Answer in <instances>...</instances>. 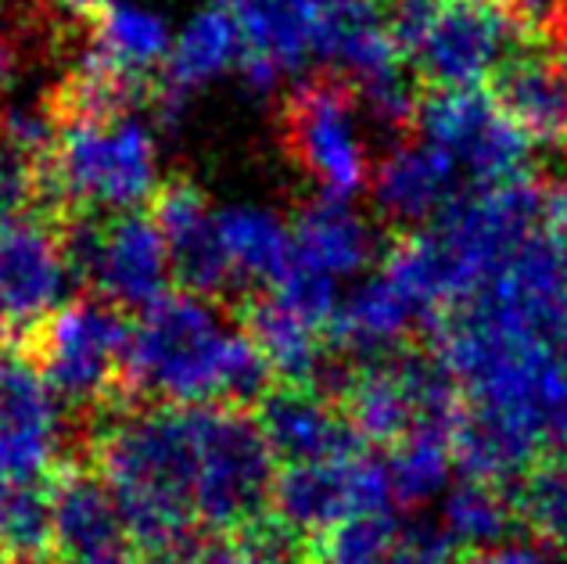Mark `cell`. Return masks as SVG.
Instances as JSON below:
<instances>
[{"instance_id": "cell-1", "label": "cell", "mask_w": 567, "mask_h": 564, "mask_svg": "<svg viewBox=\"0 0 567 564\" xmlns=\"http://www.w3.org/2000/svg\"><path fill=\"white\" fill-rule=\"evenodd\" d=\"M546 195L528 176L517 181L460 191V198L435 224L410 234L388 252L384 277L399 288L416 317L431 320L442 309L471 302L506 263L543 227Z\"/></svg>"}, {"instance_id": "cell-2", "label": "cell", "mask_w": 567, "mask_h": 564, "mask_svg": "<svg viewBox=\"0 0 567 564\" xmlns=\"http://www.w3.org/2000/svg\"><path fill=\"white\" fill-rule=\"evenodd\" d=\"M270 367L219 299L166 291L147 306L130 349V392L162 407H241L266 396Z\"/></svg>"}, {"instance_id": "cell-3", "label": "cell", "mask_w": 567, "mask_h": 564, "mask_svg": "<svg viewBox=\"0 0 567 564\" xmlns=\"http://www.w3.org/2000/svg\"><path fill=\"white\" fill-rule=\"evenodd\" d=\"M91 457L141 557L190 561L198 517L190 500L187 410H115L112 421L97 428Z\"/></svg>"}, {"instance_id": "cell-4", "label": "cell", "mask_w": 567, "mask_h": 564, "mask_svg": "<svg viewBox=\"0 0 567 564\" xmlns=\"http://www.w3.org/2000/svg\"><path fill=\"white\" fill-rule=\"evenodd\" d=\"M48 187L80 216L144 213L162 191L158 123L141 112H72L48 152Z\"/></svg>"}, {"instance_id": "cell-5", "label": "cell", "mask_w": 567, "mask_h": 564, "mask_svg": "<svg viewBox=\"0 0 567 564\" xmlns=\"http://www.w3.org/2000/svg\"><path fill=\"white\" fill-rule=\"evenodd\" d=\"M388 22L402 58L439 91H482L517 58V22L496 0H399Z\"/></svg>"}, {"instance_id": "cell-6", "label": "cell", "mask_w": 567, "mask_h": 564, "mask_svg": "<svg viewBox=\"0 0 567 564\" xmlns=\"http://www.w3.org/2000/svg\"><path fill=\"white\" fill-rule=\"evenodd\" d=\"M190 435V500L198 529L248 532L274 496V453L241 407H184Z\"/></svg>"}, {"instance_id": "cell-7", "label": "cell", "mask_w": 567, "mask_h": 564, "mask_svg": "<svg viewBox=\"0 0 567 564\" xmlns=\"http://www.w3.org/2000/svg\"><path fill=\"white\" fill-rule=\"evenodd\" d=\"M25 363L76 410H115L130 396L133 328L115 306L101 299L69 302L22 338Z\"/></svg>"}, {"instance_id": "cell-8", "label": "cell", "mask_w": 567, "mask_h": 564, "mask_svg": "<svg viewBox=\"0 0 567 564\" xmlns=\"http://www.w3.org/2000/svg\"><path fill=\"white\" fill-rule=\"evenodd\" d=\"M374 259L378 227L352 202L312 198L291 224V263L274 295L327 328L341 288L363 280Z\"/></svg>"}, {"instance_id": "cell-9", "label": "cell", "mask_w": 567, "mask_h": 564, "mask_svg": "<svg viewBox=\"0 0 567 564\" xmlns=\"http://www.w3.org/2000/svg\"><path fill=\"white\" fill-rule=\"evenodd\" d=\"M72 277L97 291L101 302L123 309L155 306L173 277L169 252L152 213L76 216L62 224Z\"/></svg>"}, {"instance_id": "cell-10", "label": "cell", "mask_w": 567, "mask_h": 564, "mask_svg": "<svg viewBox=\"0 0 567 564\" xmlns=\"http://www.w3.org/2000/svg\"><path fill=\"white\" fill-rule=\"evenodd\" d=\"M456 384L439 360L392 352L355 367L346 381V421L360 439L399 447L416 428L456 421Z\"/></svg>"}, {"instance_id": "cell-11", "label": "cell", "mask_w": 567, "mask_h": 564, "mask_svg": "<svg viewBox=\"0 0 567 564\" xmlns=\"http://www.w3.org/2000/svg\"><path fill=\"white\" fill-rule=\"evenodd\" d=\"M317 62L355 86V105L370 123L399 126L416 115L402 51L378 0H346L320 22Z\"/></svg>"}, {"instance_id": "cell-12", "label": "cell", "mask_w": 567, "mask_h": 564, "mask_svg": "<svg viewBox=\"0 0 567 564\" xmlns=\"http://www.w3.org/2000/svg\"><path fill=\"white\" fill-rule=\"evenodd\" d=\"M274 522L291 540H327L341 525L370 514H392V479L381 457L352 450L317 464H288L274 482Z\"/></svg>"}, {"instance_id": "cell-13", "label": "cell", "mask_w": 567, "mask_h": 564, "mask_svg": "<svg viewBox=\"0 0 567 564\" xmlns=\"http://www.w3.org/2000/svg\"><path fill=\"white\" fill-rule=\"evenodd\" d=\"M421 137L442 147L474 187H492L525 176L532 137L488 91H435L416 105Z\"/></svg>"}, {"instance_id": "cell-14", "label": "cell", "mask_w": 567, "mask_h": 564, "mask_svg": "<svg viewBox=\"0 0 567 564\" xmlns=\"http://www.w3.org/2000/svg\"><path fill=\"white\" fill-rule=\"evenodd\" d=\"M288 144L320 198L352 202L370 187L374 158L363 112L338 83H309L291 98Z\"/></svg>"}, {"instance_id": "cell-15", "label": "cell", "mask_w": 567, "mask_h": 564, "mask_svg": "<svg viewBox=\"0 0 567 564\" xmlns=\"http://www.w3.org/2000/svg\"><path fill=\"white\" fill-rule=\"evenodd\" d=\"M62 227L48 213H25L0 227V328L33 335L54 317L69 291Z\"/></svg>"}, {"instance_id": "cell-16", "label": "cell", "mask_w": 567, "mask_h": 564, "mask_svg": "<svg viewBox=\"0 0 567 564\" xmlns=\"http://www.w3.org/2000/svg\"><path fill=\"white\" fill-rule=\"evenodd\" d=\"M62 403L25 363V356L0 360V485L48 482L62 468Z\"/></svg>"}, {"instance_id": "cell-17", "label": "cell", "mask_w": 567, "mask_h": 564, "mask_svg": "<svg viewBox=\"0 0 567 564\" xmlns=\"http://www.w3.org/2000/svg\"><path fill=\"white\" fill-rule=\"evenodd\" d=\"M346 0H245L234 8L241 29V83L256 98H270L280 83L317 62L320 22Z\"/></svg>"}, {"instance_id": "cell-18", "label": "cell", "mask_w": 567, "mask_h": 564, "mask_svg": "<svg viewBox=\"0 0 567 564\" xmlns=\"http://www.w3.org/2000/svg\"><path fill=\"white\" fill-rule=\"evenodd\" d=\"M241 29L227 8H198L173 33V48L162 65V94H158V126H181L187 105L208 86L227 80L241 69Z\"/></svg>"}, {"instance_id": "cell-19", "label": "cell", "mask_w": 567, "mask_h": 564, "mask_svg": "<svg viewBox=\"0 0 567 564\" xmlns=\"http://www.w3.org/2000/svg\"><path fill=\"white\" fill-rule=\"evenodd\" d=\"M378 213L395 227H431L460 198V170L431 141H399L370 176Z\"/></svg>"}, {"instance_id": "cell-20", "label": "cell", "mask_w": 567, "mask_h": 564, "mask_svg": "<svg viewBox=\"0 0 567 564\" xmlns=\"http://www.w3.org/2000/svg\"><path fill=\"white\" fill-rule=\"evenodd\" d=\"M152 216L162 230V242H166L173 277L181 280L184 291L219 299L223 291L234 288L230 266L219 245L216 209L198 187L187 181L162 187Z\"/></svg>"}, {"instance_id": "cell-21", "label": "cell", "mask_w": 567, "mask_h": 564, "mask_svg": "<svg viewBox=\"0 0 567 564\" xmlns=\"http://www.w3.org/2000/svg\"><path fill=\"white\" fill-rule=\"evenodd\" d=\"M51 514L54 554L62 564H91L130 554L123 514L94 468L62 464L51 474Z\"/></svg>"}, {"instance_id": "cell-22", "label": "cell", "mask_w": 567, "mask_h": 564, "mask_svg": "<svg viewBox=\"0 0 567 564\" xmlns=\"http://www.w3.org/2000/svg\"><path fill=\"white\" fill-rule=\"evenodd\" d=\"M259 428L274 457L288 464H317L360 450V435L352 432L346 413L334 410L309 384H288V389L266 392L259 399Z\"/></svg>"}, {"instance_id": "cell-23", "label": "cell", "mask_w": 567, "mask_h": 564, "mask_svg": "<svg viewBox=\"0 0 567 564\" xmlns=\"http://www.w3.org/2000/svg\"><path fill=\"white\" fill-rule=\"evenodd\" d=\"M416 324V309L402 299L399 288L384 274L355 280L349 291H341L331 320H327V335L349 356H360L363 363L392 356L402 341L410 338Z\"/></svg>"}, {"instance_id": "cell-24", "label": "cell", "mask_w": 567, "mask_h": 564, "mask_svg": "<svg viewBox=\"0 0 567 564\" xmlns=\"http://www.w3.org/2000/svg\"><path fill=\"white\" fill-rule=\"evenodd\" d=\"M219 245L234 285H274L291 263V224L262 202H234L216 209Z\"/></svg>"}, {"instance_id": "cell-25", "label": "cell", "mask_w": 567, "mask_h": 564, "mask_svg": "<svg viewBox=\"0 0 567 564\" xmlns=\"http://www.w3.org/2000/svg\"><path fill=\"white\" fill-rule=\"evenodd\" d=\"M245 331L251 346L259 349L262 363L270 367V375L288 384H309V378L320 370L327 328L291 302H284L280 295H262L248 306Z\"/></svg>"}, {"instance_id": "cell-26", "label": "cell", "mask_w": 567, "mask_h": 564, "mask_svg": "<svg viewBox=\"0 0 567 564\" xmlns=\"http://www.w3.org/2000/svg\"><path fill=\"white\" fill-rule=\"evenodd\" d=\"M496 98L532 141H567V72L549 54H517L503 69Z\"/></svg>"}, {"instance_id": "cell-27", "label": "cell", "mask_w": 567, "mask_h": 564, "mask_svg": "<svg viewBox=\"0 0 567 564\" xmlns=\"http://www.w3.org/2000/svg\"><path fill=\"white\" fill-rule=\"evenodd\" d=\"M456 421H439L427 428H416L392 447L388 479H392V496L402 507H424V503L445 496L453 489L456 471Z\"/></svg>"}, {"instance_id": "cell-28", "label": "cell", "mask_w": 567, "mask_h": 564, "mask_svg": "<svg viewBox=\"0 0 567 564\" xmlns=\"http://www.w3.org/2000/svg\"><path fill=\"white\" fill-rule=\"evenodd\" d=\"M0 554L11 564H43L54 554L51 479L0 485Z\"/></svg>"}, {"instance_id": "cell-29", "label": "cell", "mask_w": 567, "mask_h": 564, "mask_svg": "<svg viewBox=\"0 0 567 564\" xmlns=\"http://www.w3.org/2000/svg\"><path fill=\"white\" fill-rule=\"evenodd\" d=\"M514 522V503L499 493V485L488 482H453L442 496V532L453 546H471V551H488L506 540Z\"/></svg>"}, {"instance_id": "cell-30", "label": "cell", "mask_w": 567, "mask_h": 564, "mask_svg": "<svg viewBox=\"0 0 567 564\" xmlns=\"http://www.w3.org/2000/svg\"><path fill=\"white\" fill-rule=\"evenodd\" d=\"M514 514L525 517L539 543L567 551V464L532 468L520 479Z\"/></svg>"}, {"instance_id": "cell-31", "label": "cell", "mask_w": 567, "mask_h": 564, "mask_svg": "<svg viewBox=\"0 0 567 564\" xmlns=\"http://www.w3.org/2000/svg\"><path fill=\"white\" fill-rule=\"evenodd\" d=\"M58 115L51 109V101L43 94H8L4 105H0V141H4V152L19 155V158H33V155H48L58 133Z\"/></svg>"}, {"instance_id": "cell-32", "label": "cell", "mask_w": 567, "mask_h": 564, "mask_svg": "<svg viewBox=\"0 0 567 564\" xmlns=\"http://www.w3.org/2000/svg\"><path fill=\"white\" fill-rule=\"evenodd\" d=\"M402 522L392 514H370L341 525L323 540L317 564H384Z\"/></svg>"}, {"instance_id": "cell-33", "label": "cell", "mask_w": 567, "mask_h": 564, "mask_svg": "<svg viewBox=\"0 0 567 564\" xmlns=\"http://www.w3.org/2000/svg\"><path fill=\"white\" fill-rule=\"evenodd\" d=\"M190 564H295V540L277 522L251 525L245 536L219 540L194 554Z\"/></svg>"}, {"instance_id": "cell-34", "label": "cell", "mask_w": 567, "mask_h": 564, "mask_svg": "<svg viewBox=\"0 0 567 564\" xmlns=\"http://www.w3.org/2000/svg\"><path fill=\"white\" fill-rule=\"evenodd\" d=\"M29 14L19 0H0V98L19 91L29 65Z\"/></svg>"}, {"instance_id": "cell-35", "label": "cell", "mask_w": 567, "mask_h": 564, "mask_svg": "<svg viewBox=\"0 0 567 564\" xmlns=\"http://www.w3.org/2000/svg\"><path fill=\"white\" fill-rule=\"evenodd\" d=\"M453 561H456V546L439 525L427 522L399 525L392 551L384 557V564H453Z\"/></svg>"}, {"instance_id": "cell-36", "label": "cell", "mask_w": 567, "mask_h": 564, "mask_svg": "<svg viewBox=\"0 0 567 564\" xmlns=\"http://www.w3.org/2000/svg\"><path fill=\"white\" fill-rule=\"evenodd\" d=\"M37 209V170L11 152H0V227Z\"/></svg>"}, {"instance_id": "cell-37", "label": "cell", "mask_w": 567, "mask_h": 564, "mask_svg": "<svg viewBox=\"0 0 567 564\" xmlns=\"http://www.w3.org/2000/svg\"><path fill=\"white\" fill-rule=\"evenodd\" d=\"M543 237L554 248V256L564 270V280H567V181H560L554 191L546 195V205H543Z\"/></svg>"}, {"instance_id": "cell-38", "label": "cell", "mask_w": 567, "mask_h": 564, "mask_svg": "<svg viewBox=\"0 0 567 564\" xmlns=\"http://www.w3.org/2000/svg\"><path fill=\"white\" fill-rule=\"evenodd\" d=\"M467 564H554L543 546L525 543V540H503L488 551H477Z\"/></svg>"}, {"instance_id": "cell-39", "label": "cell", "mask_w": 567, "mask_h": 564, "mask_svg": "<svg viewBox=\"0 0 567 564\" xmlns=\"http://www.w3.org/2000/svg\"><path fill=\"white\" fill-rule=\"evenodd\" d=\"M514 8H517L520 19L549 25V22H557L560 14L567 11V0H514Z\"/></svg>"}, {"instance_id": "cell-40", "label": "cell", "mask_w": 567, "mask_h": 564, "mask_svg": "<svg viewBox=\"0 0 567 564\" xmlns=\"http://www.w3.org/2000/svg\"><path fill=\"white\" fill-rule=\"evenodd\" d=\"M58 4L76 11V14H97L104 4H112V0H58Z\"/></svg>"}, {"instance_id": "cell-41", "label": "cell", "mask_w": 567, "mask_h": 564, "mask_svg": "<svg viewBox=\"0 0 567 564\" xmlns=\"http://www.w3.org/2000/svg\"><path fill=\"white\" fill-rule=\"evenodd\" d=\"M216 4H219V8H227V11H234V8H241L245 0H216Z\"/></svg>"}, {"instance_id": "cell-42", "label": "cell", "mask_w": 567, "mask_h": 564, "mask_svg": "<svg viewBox=\"0 0 567 564\" xmlns=\"http://www.w3.org/2000/svg\"><path fill=\"white\" fill-rule=\"evenodd\" d=\"M0 564H11V561H8V557H4V554H0Z\"/></svg>"}]
</instances>
